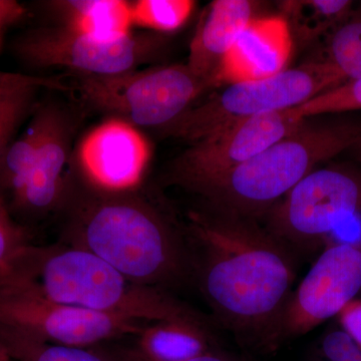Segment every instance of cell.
I'll return each instance as SVG.
<instances>
[{"instance_id": "28", "label": "cell", "mask_w": 361, "mask_h": 361, "mask_svg": "<svg viewBox=\"0 0 361 361\" xmlns=\"http://www.w3.org/2000/svg\"><path fill=\"white\" fill-rule=\"evenodd\" d=\"M23 13V7L16 2L0 1V25L18 20Z\"/></svg>"}, {"instance_id": "26", "label": "cell", "mask_w": 361, "mask_h": 361, "mask_svg": "<svg viewBox=\"0 0 361 361\" xmlns=\"http://www.w3.org/2000/svg\"><path fill=\"white\" fill-rule=\"evenodd\" d=\"M30 244L25 228L13 219L6 199L0 196V275Z\"/></svg>"}, {"instance_id": "30", "label": "cell", "mask_w": 361, "mask_h": 361, "mask_svg": "<svg viewBox=\"0 0 361 361\" xmlns=\"http://www.w3.org/2000/svg\"><path fill=\"white\" fill-rule=\"evenodd\" d=\"M351 149H355V156L357 157L358 160L361 161V140L357 142V144L355 145V146H353Z\"/></svg>"}, {"instance_id": "23", "label": "cell", "mask_w": 361, "mask_h": 361, "mask_svg": "<svg viewBox=\"0 0 361 361\" xmlns=\"http://www.w3.org/2000/svg\"><path fill=\"white\" fill-rule=\"evenodd\" d=\"M326 61L344 80L361 78V20L337 27L327 45Z\"/></svg>"}, {"instance_id": "19", "label": "cell", "mask_w": 361, "mask_h": 361, "mask_svg": "<svg viewBox=\"0 0 361 361\" xmlns=\"http://www.w3.org/2000/svg\"><path fill=\"white\" fill-rule=\"evenodd\" d=\"M0 350L9 361H122L116 350L49 343L14 327L0 324Z\"/></svg>"}, {"instance_id": "9", "label": "cell", "mask_w": 361, "mask_h": 361, "mask_svg": "<svg viewBox=\"0 0 361 361\" xmlns=\"http://www.w3.org/2000/svg\"><path fill=\"white\" fill-rule=\"evenodd\" d=\"M361 290V246L334 244L323 249L292 290L268 341L267 353L306 336L338 317Z\"/></svg>"}, {"instance_id": "17", "label": "cell", "mask_w": 361, "mask_h": 361, "mask_svg": "<svg viewBox=\"0 0 361 361\" xmlns=\"http://www.w3.org/2000/svg\"><path fill=\"white\" fill-rule=\"evenodd\" d=\"M61 26L71 32L104 42L130 35V2L123 0H59L47 2Z\"/></svg>"}, {"instance_id": "31", "label": "cell", "mask_w": 361, "mask_h": 361, "mask_svg": "<svg viewBox=\"0 0 361 361\" xmlns=\"http://www.w3.org/2000/svg\"><path fill=\"white\" fill-rule=\"evenodd\" d=\"M0 361H9L6 357V355H4V353H2L1 350H0Z\"/></svg>"}, {"instance_id": "18", "label": "cell", "mask_w": 361, "mask_h": 361, "mask_svg": "<svg viewBox=\"0 0 361 361\" xmlns=\"http://www.w3.org/2000/svg\"><path fill=\"white\" fill-rule=\"evenodd\" d=\"M68 89L56 78L0 71V163L42 90Z\"/></svg>"}, {"instance_id": "7", "label": "cell", "mask_w": 361, "mask_h": 361, "mask_svg": "<svg viewBox=\"0 0 361 361\" xmlns=\"http://www.w3.org/2000/svg\"><path fill=\"white\" fill-rule=\"evenodd\" d=\"M361 213V175L343 168L311 172L266 214L265 227L294 253H314L349 218Z\"/></svg>"}, {"instance_id": "21", "label": "cell", "mask_w": 361, "mask_h": 361, "mask_svg": "<svg viewBox=\"0 0 361 361\" xmlns=\"http://www.w3.org/2000/svg\"><path fill=\"white\" fill-rule=\"evenodd\" d=\"M49 115V106L40 109L25 133L7 149L0 163V196L7 193L13 199L25 184L44 141Z\"/></svg>"}, {"instance_id": "16", "label": "cell", "mask_w": 361, "mask_h": 361, "mask_svg": "<svg viewBox=\"0 0 361 361\" xmlns=\"http://www.w3.org/2000/svg\"><path fill=\"white\" fill-rule=\"evenodd\" d=\"M122 361H187L218 349L206 322L164 320L145 325Z\"/></svg>"}, {"instance_id": "13", "label": "cell", "mask_w": 361, "mask_h": 361, "mask_svg": "<svg viewBox=\"0 0 361 361\" xmlns=\"http://www.w3.org/2000/svg\"><path fill=\"white\" fill-rule=\"evenodd\" d=\"M71 125L59 110L49 106L42 147L25 184L11 199L13 207L28 216H42L63 208L71 192L66 172L71 147Z\"/></svg>"}, {"instance_id": "1", "label": "cell", "mask_w": 361, "mask_h": 361, "mask_svg": "<svg viewBox=\"0 0 361 361\" xmlns=\"http://www.w3.org/2000/svg\"><path fill=\"white\" fill-rule=\"evenodd\" d=\"M184 231L192 279L215 319L240 343L266 353L293 290L297 255L260 220L205 205Z\"/></svg>"}, {"instance_id": "4", "label": "cell", "mask_w": 361, "mask_h": 361, "mask_svg": "<svg viewBox=\"0 0 361 361\" xmlns=\"http://www.w3.org/2000/svg\"><path fill=\"white\" fill-rule=\"evenodd\" d=\"M361 140V121L310 123L298 128L203 188L206 205L262 220L303 178Z\"/></svg>"}, {"instance_id": "2", "label": "cell", "mask_w": 361, "mask_h": 361, "mask_svg": "<svg viewBox=\"0 0 361 361\" xmlns=\"http://www.w3.org/2000/svg\"><path fill=\"white\" fill-rule=\"evenodd\" d=\"M63 243L103 259L146 286L165 289L192 279L191 257L182 228L134 191L90 186L71 192Z\"/></svg>"}, {"instance_id": "3", "label": "cell", "mask_w": 361, "mask_h": 361, "mask_svg": "<svg viewBox=\"0 0 361 361\" xmlns=\"http://www.w3.org/2000/svg\"><path fill=\"white\" fill-rule=\"evenodd\" d=\"M0 281L54 302L123 319L205 322L165 289L137 283L94 254L63 242L26 246Z\"/></svg>"}, {"instance_id": "12", "label": "cell", "mask_w": 361, "mask_h": 361, "mask_svg": "<svg viewBox=\"0 0 361 361\" xmlns=\"http://www.w3.org/2000/svg\"><path fill=\"white\" fill-rule=\"evenodd\" d=\"M151 159L148 140L137 128L109 118L85 135L78 152L87 185L106 192H128L141 184Z\"/></svg>"}, {"instance_id": "25", "label": "cell", "mask_w": 361, "mask_h": 361, "mask_svg": "<svg viewBox=\"0 0 361 361\" xmlns=\"http://www.w3.org/2000/svg\"><path fill=\"white\" fill-rule=\"evenodd\" d=\"M307 361H361V348L339 325L318 339Z\"/></svg>"}, {"instance_id": "27", "label": "cell", "mask_w": 361, "mask_h": 361, "mask_svg": "<svg viewBox=\"0 0 361 361\" xmlns=\"http://www.w3.org/2000/svg\"><path fill=\"white\" fill-rule=\"evenodd\" d=\"M339 325L361 348V300L355 299L338 315Z\"/></svg>"}, {"instance_id": "5", "label": "cell", "mask_w": 361, "mask_h": 361, "mask_svg": "<svg viewBox=\"0 0 361 361\" xmlns=\"http://www.w3.org/2000/svg\"><path fill=\"white\" fill-rule=\"evenodd\" d=\"M345 82L326 61H310L266 80L229 85L205 103L188 109L163 133L193 144L233 123L296 108Z\"/></svg>"}, {"instance_id": "6", "label": "cell", "mask_w": 361, "mask_h": 361, "mask_svg": "<svg viewBox=\"0 0 361 361\" xmlns=\"http://www.w3.org/2000/svg\"><path fill=\"white\" fill-rule=\"evenodd\" d=\"M75 77L87 104L135 128L166 127L208 90L186 63L106 77Z\"/></svg>"}, {"instance_id": "10", "label": "cell", "mask_w": 361, "mask_h": 361, "mask_svg": "<svg viewBox=\"0 0 361 361\" xmlns=\"http://www.w3.org/2000/svg\"><path fill=\"white\" fill-rule=\"evenodd\" d=\"M306 118L295 108L233 123L190 144L171 168L168 182L197 194L298 129Z\"/></svg>"}, {"instance_id": "22", "label": "cell", "mask_w": 361, "mask_h": 361, "mask_svg": "<svg viewBox=\"0 0 361 361\" xmlns=\"http://www.w3.org/2000/svg\"><path fill=\"white\" fill-rule=\"evenodd\" d=\"M192 0H137L130 2L133 25L153 32L166 33L180 30L193 13Z\"/></svg>"}, {"instance_id": "20", "label": "cell", "mask_w": 361, "mask_h": 361, "mask_svg": "<svg viewBox=\"0 0 361 361\" xmlns=\"http://www.w3.org/2000/svg\"><path fill=\"white\" fill-rule=\"evenodd\" d=\"M348 0H301L282 2V18L290 30L292 39L308 44L339 27L350 13Z\"/></svg>"}, {"instance_id": "8", "label": "cell", "mask_w": 361, "mask_h": 361, "mask_svg": "<svg viewBox=\"0 0 361 361\" xmlns=\"http://www.w3.org/2000/svg\"><path fill=\"white\" fill-rule=\"evenodd\" d=\"M167 44L161 33H130L104 42L59 25L30 30L13 47L16 54L32 66H59L80 75L106 77L137 70L160 56Z\"/></svg>"}, {"instance_id": "24", "label": "cell", "mask_w": 361, "mask_h": 361, "mask_svg": "<svg viewBox=\"0 0 361 361\" xmlns=\"http://www.w3.org/2000/svg\"><path fill=\"white\" fill-rule=\"evenodd\" d=\"M357 110H361V78L348 80L295 108L302 118Z\"/></svg>"}, {"instance_id": "14", "label": "cell", "mask_w": 361, "mask_h": 361, "mask_svg": "<svg viewBox=\"0 0 361 361\" xmlns=\"http://www.w3.org/2000/svg\"><path fill=\"white\" fill-rule=\"evenodd\" d=\"M293 44L282 16L254 18L226 58L220 85L256 82L279 75L287 70Z\"/></svg>"}, {"instance_id": "11", "label": "cell", "mask_w": 361, "mask_h": 361, "mask_svg": "<svg viewBox=\"0 0 361 361\" xmlns=\"http://www.w3.org/2000/svg\"><path fill=\"white\" fill-rule=\"evenodd\" d=\"M0 324L49 343L80 348L135 336L146 325L54 302L6 281H0Z\"/></svg>"}, {"instance_id": "29", "label": "cell", "mask_w": 361, "mask_h": 361, "mask_svg": "<svg viewBox=\"0 0 361 361\" xmlns=\"http://www.w3.org/2000/svg\"><path fill=\"white\" fill-rule=\"evenodd\" d=\"M187 361H241L238 358L233 357V356L223 353L219 349L211 351V353H206V355L197 356V357L192 358Z\"/></svg>"}, {"instance_id": "15", "label": "cell", "mask_w": 361, "mask_h": 361, "mask_svg": "<svg viewBox=\"0 0 361 361\" xmlns=\"http://www.w3.org/2000/svg\"><path fill=\"white\" fill-rule=\"evenodd\" d=\"M253 7L248 0H215L202 13L186 65L208 89L220 85L225 59L253 20Z\"/></svg>"}]
</instances>
